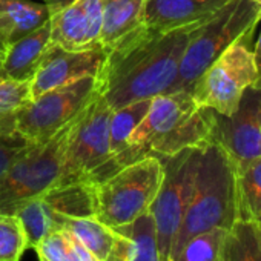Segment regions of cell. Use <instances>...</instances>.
Masks as SVG:
<instances>
[{"instance_id":"6da1fadb","label":"cell","mask_w":261,"mask_h":261,"mask_svg":"<svg viewBox=\"0 0 261 261\" xmlns=\"http://www.w3.org/2000/svg\"><path fill=\"white\" fill-rule=\"evenodd\" d=\"M198 25L159 31L143 23L117 42L98 75L101 97L109 108L114 111L171 92L186 45Z\"/></svg>"},{"instance_id":"7a4b0ae2","label":"cell","mask_w":261,"mask_h":261,"mask_svg":"<svg viewBox=\"0 0 261 261\" xmlns=\"http://www.w3.org/2000/svg\"><path fill=\"white\" fill-rule=\"evenodd\" d=\"M212 142V112L195 103L188 91L152 98L145 118L127 139V165L143 157H168Z\"/></svg>"},{"instance_id":"3957f363","label":"cell","mask_w":261,"mask_h":261,"mask_svg":"<svg viewBox=\"0 0 261 261\" xmlns=\"http://www.w3.org/2000/svg\"><path fill=\"white\" fill-rule=\"evenodd\" d=\"M237 218L235 166L227 154L211 142L201 151L194 192L174 237L169 259L194 235L211 229H230Z\"/></svg>"},{"instance_id":"277c9868","label":"cell","mask_w":261,"mask_h":261,"mask_svg":"<svg viewBox=\"0 0 261 261\" xmlns=\"http://www.w3.org/2000/svg\"><path fill=\"white\" fill-rule=\"evenodd\" d=\"M261 7L253 0H229L192 33L183 53L174 91L191 92L197 79L237 40L255 31Z\"/></svg>"},{"instance_id":"5b68a950","label":"cell","mask_w":261,"mask_h":261,"mask_svg":"<svg viewBox=\"0 0 261 261\" xmlns=\"http://www.w3.org/2000/svg\"><path fill=\"white\" fill-rule=\"evenodd\" d=\"M112 109L97 95L77 117L68 137L60 177L56 186L77 181L100 183L120 171L109 145V121Z\"/></svg>"},{"instance_id":"8992f818","label":"cell","mask_w":261,"mask_h":261,"mask_svg":"<svg viewBox=\"0 0 261 261\" xmlns=\"http://www.w3.org/2000/svg\"><path fill=\"white\" fill-rule=\"evenodd\" d=\"M163 180L159 157L148 155L130 163L95 185L94 217L117 229L148 212Z\"/></svg>"},{"instance_id":"52a82bcc","label":"cell","mask_w":261,"mask_h":261,"mask_svg":"<svg viewBox=\"0 0 261 261\" xmlns=\"http://www.w3.org/2000/svg\"><path fill=\"white\" fill-rule=\"evenodd\" d=\"M77 117L48 142H30L27 149L0 175V214L13 215L17 206L57 185L65 146Z\"/></svg>"},{"instance_id":"ba28073f","label":"cell","mask_w":261,"mask_h":261,"mask_svg":"<svg viewBox=\"0 0 261 261\" xmlns=\"http://www.w3.org/2000/svg\"><path fill=\"white\" fill-rule=\"evenodd\" d=\"M201 151L203 148H191L174 155L159 157L163 165V180L149 212L155 223L160 261H169L174 237L194 192Z\"/></svg>"},{"instance_id":"9c48e42d","label":"cell","mask_w":261,"mask_h":261,"mask_svg":"<svg viewBox=\"0 0 261 261\" xmlns=\"http://www.w3.org/2000/svg\"><path fill=\"white\" fill-rule=\"evenodd\" d=\"M252 34L232 43L194 83L191 94L201 108L230 115L243 92L256 82V65L249 46Z\"/></svg>"},{"instance_id":"30bf717a","label":"cell","mask_w":261,"mask_h":261,"mask_svg":"<svg viewBox=\"0 0 261 261\" xmlns=\"http://www.w3.org/2000/svg\"><path fill=\"white\" fill-rule=\"evenodd\" d=\"M101 94L98 77H83L30 100L17 115V133L34 143H45Z\"/></svg>"},{"instance_id":"8fae6325","label":"cell","mask_w":261,"mask_h":261,"mask_svg":"<svg viewBox=\"0 0 261 261\" xmlns=\"http://www.w3.org/2000/svg\"><path fill=\"white\" fill-rule=\"evenodd\" d=\"M212 142L235 169L261 157V88H247L230 115L212 111Z\"/></svg>"},{"instance_id":"7c38bea8","label":"cell","mask_w":261,"mask_h":261,"mask_svg":"<svg viewBox=\"0 0 261 261\" xmlns=\"http://www.w3.org/2000/svg\"><path fill=\"white\" fill-rule=\"evenodd\" d=\"M108 51L100 45L86 51H66L49 45L33 80L31 100L83 77H98Z\"/></svg>"},{"instance_id":"4fadbf2b","label":"cell","mask_w":261,"mask_h":261,"mask_svg":"<svg viewBox=\"0 0 261 261\" xmlns=\"http://www.w3.org/2000/svg\"><path fill=\"white\" fill-rule=\"evenodd\" d=\"M103 0H74L49 17L51 45L66 51L100 46Z\"/></svg>"},{"instance_id":"5bb4252c","label":"cell","mask_w":261,"mask_h":261,"mask_svg":"<svg viewBox=\"0 0 261 261\" xmlns=\"http://www.w3.org/2000/svg\"><path fill=\"white\" fill-rule=\"evenodd\" d=\"M62 227L74 233L98 261H129L133 256V240L103 224L95 217L62 215Z\"/></svg>"},{"instance_id":"9a60e30c","label":"cell","mask_w":261,"mask_h":261,"mask_svg":"<svg viewBox=\"0 0 261 261\" xmlns=\"http://www.w3.org/2000/svg\"><path fill=\"white\" fill-rule=\"evenodd\" d=\"M229 0H145V25L159 31H171L201 23Z\"/></svg>"},{"instance_id":"2e32d148","label":"cell","mask_w":261,"mask_h":261,"mask_svg":"<svg viewBox=\"0 0 261 261\" xmlns=\"http://www.w3.org/2000/svg\"><path fill=\"white\" fill-rule=\"evenodd\" d=\"M49 45L51 33L48 20L43 27L7 48L4 60L0 63V77L31 82Z\"/></svg>"},{"instance_id":"e0dca14e","label":"cell","mask_w":261,"mask_h":261,"mask_svg":"<svg viewBox=\"0 0 261 261\" xmlns=\"http://www.w3.org/2000/svg\"><path fill=\"white\" fill-rule=\"evenodd\" d=\"M49 17L45 0H0V39L10 46L43 27Z\"/></svg>"},{"instance_id":"ac0fdd59","label":"cell","mask_w":261,"mask_h":261,"mask_svg":"<svg viewBox=\"0 0 261 261\" xmlns=\"http://www.w3.org/2000/svg\"><path fill=\"white\" fill-rule=\"evenodd\" d=\"M145 0H103L100 45L109 51L124 36L143 25Z\"/></svg>"},{"instance_id":"d6986e66","label":"cell","mask_w":261,"mask_h":261,"mask_svg":"<svg viewBox=\"0 0 261 261\" xmlns=\"http://www.w3.org/2000/svg\"><path fill=\"white\" fill-rule=\"evenodd\" d=\"M152 98L133 101L112 111L109 121V145L112 159L118 169L127 166V139L149 111Z\"/></svg>"},{"instance_id":"ffe728a7","label":"cell","mask_w":261,"mask_h":261,"mask_svg":"<svg viewBox=\"0 0 261 261\" xmlns=\"http://www.w3.org/2000/svg\"><path fill=\"white\" fill-rule=\"evenodd\" d=\"M13 215H16L22 223L28 249H36L49 232L60 229L62 214H59L43 195L22 203L14 209Z\"/></svg>"},{"instance_id":"44dd1931","label":"cell","mask_w":261,"mask_h":261,"mask_svg":"<svg viewBox=\"0 0 261 261\" xmlns=\"http://www.w3.org/2000/svg\"><path fill=\"white\" fill-rule=\"evenodd\" d=\"M237 171V220L261 224V157Z\"/></svg>"},{"instance_id":"7402d4cb","label":"cell","mask_w":261,"mask_h":261,"mask_svg":"<svg viewBox=\"0 0 261 261\" xmlns=\"http://www.w3.org/2000/svg\"><path fill=\"white\" fill-rule=\"evenodd\" d=\"M220 261H261V224L237 220L227 230Z\"/></svg>"},{"instance_id":"603a6c76","label":"cell","mask_w":261,"mask_h":261,"mask_svg":"<svg viewBox=\"0 0 261 261\" xmlns=\"http://www.w3.org/2000/svg\"><path fill=\"white\" fill-rule=\"evenodd\" d=\"M34 250L39 261H98L74 233L63 227L49 232Z\"/></svg>"},{"instance_id":"cb8c5ba5","label":"cell","mask_w":261,"mask_h":261,"mask_svg":"<svg viewBox=\"0 0 261 261\" xmlns=\"http://www.w3.org/2000/svg\"><path fill=\"white\" fill-rule=\"evenodd\" d=\"M31 100V82L0 77V139L17 133V115Z\"/></svg>"},{"instance_id":"d4e9b609","label":"cell","mask_w":261,"mask_h":261,"mask_svg":"<svg viewBox=\"0 0 261 261\" xmlns=\"http://www.w3.org/2000/svg\"><path fill=\"white\" fill-rule=\"evenodd\" d=\"M115 230L134 243V252L129 261H160L155 223L149 211L142 214L133 223L120 226Z\"/></svg>"},{"instance_id":"484cf974","label":"cell","mask_w":261,"mask_h":261,"mask_svg":"<svg viewBox=\"0 0 261 261\" xmlns=\"http://www.w3.org/2000/svg\"><path fill=\"white\" fill-rule=\"evenodd\" d=\"M229 229H211L189 238L169 261H220Z\"/></svg>"},{"instance_id":"4316f807","label":"cell","mask_w":261,"mask_h":261,"mask_svg":"<svg viewBox=\"0 0 261 261\" xmlns=\"http://www.w3.org/2000/svg\"><path fill=\"white\" fill-rule=\"evenodd\" d=\"M28 249L27 235L16 215L0 214V261H20Z\"/></svg>"},{"instance_id":"83f0119b","label":"cell","mask_w":261,"mask_h":261,"mask_svg":"<svg viewBox=\"0 0 261 261\" xmlns=\"http://www.w3.org/2000/svg\"><path fill=\"white\" fill-rule=\"evenodd\" d=\"M28 145L30 142L23 139L20 134L0 139V175L27 149Z\"/></svg>"},{"instance_id":"f1b7e54d","label":"cell","mask_w":261,"mask_h":261,"mask_svg":"<svg viewBox=\"0 0 261 261\" xmlns=\"http://www.w3.org/2000/svg\"><path fill=\"white\" fill-rule=\"evenodd\" d=\"M253 59H255V65H256V82H255V88H261V33L255 42V46H253Z\"/></svg>"},{"instance_id":"f546056e","label":"cell","mask_w":261,"mask_h":261,"mask_svg":"<svg viewBox=\"0 0 261 261\" xmlns=\"http://www.w3.org/2000/svg\"><path fill=\"white\" fill-rule=\"evenodd\" d=\"M45 2H46V5H48V8H49V13L53 14V13H56L57 10L66 7L68 4L74 2V0H45Z\"/></svg>"},{"instance_id":"4dcf8cb0","label":"cell","mask_w":261,"mask_h":261,"mask_svg":"<svg viewBox=\"0 0 261 261\" xmlns=\"http://www.w3.org/2000/svg\"><path fill=\"white\" fill-rule=\"evenodd\" d=\"M7 45H5V42L0 39V63H2V60H4V56H5V51H7Z\"/></svg>"},{"instance_id":"1f68e13d","label":"cell","mask_w":261,"mask_h":261,"mask_svg":"<svg viewBox=\"0 0 261 261\" xmlns=\"http://www.w3.org/2000/svg\"><path fill=\"white\" fill-rule=\"evenodd\" d=\"M253 2H255V4H258V5L261 7V0H253Z\"/></svg>"}]
</instances>
